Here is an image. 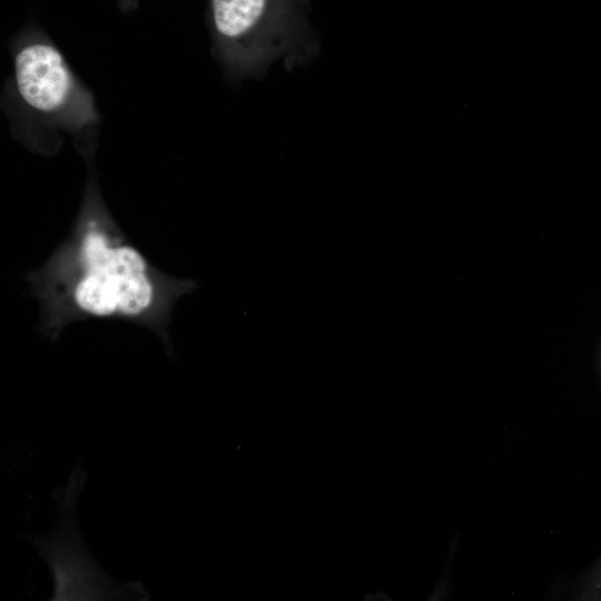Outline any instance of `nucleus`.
Segmentation results:
<instances>
[{
  "mask_svg": "<svg viewBox=\"0 0 601 601\" xmlns=\"http://www.w3.org/2000/svg\"><path fill=\"white\" fill-rule=\"evenodd\" d=\"M95 151L96 146L81 152L88 174L71 230L27 275L40 307V329L56 341L78 321H124L155 332L170 355L173 309L197 283L161 272L126 236L100 193Z\"/></svg>",
  "mask_w": 601,
  "mask_h": 601,
  "instance_id": "1",
  "label": "nucleus"
},
{
  "mask_svg": "<svg viewBox=\"0 0 601 601\" xmlns=\"http://www.w3.org/2000/svg\"><path fill=\"white\" fill-rule=\"evenodd\" d=\"M83 482V473L75 471L65 500L58 494L63 525L53 538L33 539L39 551L51 565L56 581L53 600L101 599L119 595L120 591L105 577L85 550L79 534L73 526L75 499L78 484Z\"/></svg>",
  "mask_w": 601,
  "mask_h": 601,
  "instance_id": "4",
  "label": "nucleus"
},
{
  "mask_svg": "<svg viewBox=\"0 0 601 601\" xmlns=\"http://www.w3.org/2000/svg\"><path fill=\"white\" fill-rule=\"evenodd\" d=\"M12 75L3 93L16 139L30 150L53 156L65 135L80 151L97 142L100 114L95 95L38 26L27 24L11 41Z\"/></svg>",
  "mask_w": 601,
  "mask_h": 601,
  "instance_id": "2",
  "label": "nucleus"
},
{
  "mask_svg": "<svg viewBox=\"0 0 601 601\" xmlns=\"http://www.w3.org/2000/svg\"><path fill=\"white\" fill-rule=\"evenodd\" d=\"M308 0H209L213 55L230 81L259 79L269 65L287 69L316 52L306 22Z\"/></svg>",
  "mask_w": 601,
  "mask_h": 601,
  "instance_id": "3",
  "label": "nucleus"
},
{
  "mask_svg": "<svg viewBox=\"0 0 601 601\" xmlns=\"http://www.w3.org/2000/svg\"><path fill=\"white\" fill-rule=\"evenodd\" d=\"M117 3L124 12H128L138 7L139 0H117Z\"/></svg>",
  "mask_w": 601,
  "mask_h": 601,
  "instance_id": "5",
  "label": "nucleus"
}]
</instances>
